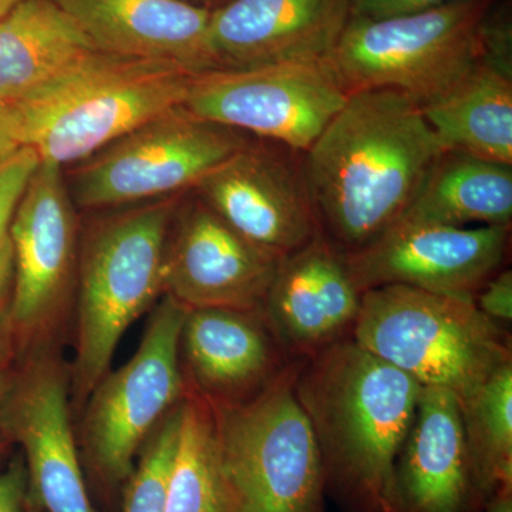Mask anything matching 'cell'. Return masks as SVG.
Returning a JSON list of instances; mask_svg holds the SVG:
<instances>
[{
	"label": "cell",
	"instance_id": "cell-35",
	"mask_svg": "<svg viewBox=\"0 0 512 512\" xmlns=\"http://www.w3.org/2000/svg\"><path fill=\"white\" fill-rule=\"evenodd\" d=\"M183 2L195 6V8L208 10V12L212 13L215 12V10L224 8V6H227L232 0H183Z\"/></svg>",
	"mask_w": 512,
	"mask_h": 512
},
{
	"label": "cell",
	"instance_id": "cell-9",
	"mask_svg": "<svg viewBox=\"0 0 512 512\" xmlns=\"http://www.w3.org/2000/svg\"><path fill=\"white\" fill-rule=\"evenodd\" d=\"M249 143L235 128L175 107L80 163L69 191L84 210L175 197Z\"/></svg>",
	"mask_w": 512,
	"mask_h": 512
},
{
	"label": "cell",
	"instance_id": "cell-8",
	"mask_svg": "<svg viewBox=\"0 0 512 512\" xmlns=\"http://www.w3.org/2000/svg\"><path fill=\"white\" fill-rule=\"evenodd\" d=\"M187 311L163 296L136 353L119 369H110L84 403L77 431L80 454L104 491L123 487L148 437L187 397L180 360Z\"/></svg>",
	"mask_w": 512,
	"mask_h": 512
},
{
	"label": "cell",
	"instance_id": "cell-27",
	"mask_svg": "<svg viewBox=\"0 0 512 512\" xmlns=\"http://www.w3.org/2000/svg\"><path fill=\"white\" fill-rule=\"evenodd\" d=\"M39 163V157L30 147H20L0 161V242L8 237L20 197Z\"/></svg>",
	"mask_w": 512,
	"mask_h": 512
},
{
	"label": "cell",
	"instance_id": "cell-12",
	"mask_svg": "<svg viewBox=\"0 0 512 512\" xmlns=\"http://www.w3.org/2000/svg\"><path fill=\"white\" fill-rule=\"evenodd\" d=\"M6 399L5 424L22 448L30 490L43 512H97L73 427L69 363L62 346L22 356Z\"/></svg>",
	"mask_w": 512,
	"mask_h": 512
},
{
	"label": "cell",
	"instance_id": "cell-21",
	"mask_svg": "<svg viewBox=\"0 0 512 512\" xmlns=\"http://www.w3.org/2000/svg\"><path fill=\"white\" fill-rule=\"evenodd\" d=\"M94 50L53 0H23L0 19V101L25 99Z\"/></svg>",
	"mask_w": 512,
	"mask_h": 512
},
{
	"label": "cell",
	"instance_id": "cell-5",
	"mask_svg": "<svg viewBox=\"0 0 512 512\" xmlns=\"http://www.w3.org/2000/svg\"><path fill=\"white\" fill-rule=\"evenodd\" d=\"M352 339L423 387L461 402L512 362L511 338L471 296L404 285L363 292Z\"/></svg>",
	"mask_w": 512,
	"mask_h": 512
},
{
	"label": "cell",
	"instance_id": "cell-17",
	"mask_svg": "<svg viewBox=\"0 0 512 512\" xmlns=\"http://www.w3.org/2000/svg\"><path fill=\"white\" fill-rule=\"evenodd\" d=\"M363 292L345 256L318 234L279 262L261 311L292 359L352 338Z\"/></svg>",
	"mask_w": 512,
	"mask_h": 512
},
{
	"label": "cell",
	"instance_id": "cell-18",
	"mask_svg": "<svg viewBox=\"0 0 512 512\" xmlns=\"http://www.w3.org/2000/svg\"><path fill=\"white\" fill-rule=\"evenodd\" d=\"M352 18L350 0H232L211 13L218 69L323 62Z\"/></svg>",
	"mask_w": 512,
	"mask_h": 512
},
{
	"label": "cell",
	"instance_id": "cell-4",
	"mask_svg": "<svg viewBox=\"0 0 512 512\" xmlns=\"http://www.w3.org/2000/svg\"><path fill=\"white\" fill-rule=\"evenodd\" d=\"M177 197L104 218L80 238L69 363L73 412L109 373L124 333L164 295V255Z\"/></svg>",
	"mask_w": 512,
	"mask_h": 512
},
{
	"label": "cell",
	"instance_id": "cell-36",
	"mask_svg": "<svg viewBox=\"0 0 512 512\" xmlns=\"http://www.w3.org/2000/svg\"><path fill=\"white\" fill-rule=\"evenodd\" d=\"M23 0H0V19L10 12L16 5H19Z\"/></svg>",
	"mask_w": 512,
	"mask_h": 512
},
{
	"label": "cell",
	"instance_id": "cell-31",
	"mask_svg": "<svg viewBox=\"0 0 512 512\" xmlns=\"http://www.w3.org/2000/svg\"><path fill=\"white\" fill-rule=\"evenodd\" d=\"M453 0H350L352 18L386 19L439 8Z\"/></svg>",
	"mask_w": 512,
	"mask_h": 512
},
{
	"label": "cell",
	"instance_id": "cell-20",
	"mask_svg": "<svg viewBox=\"0 0 512 512\" xmlns=\"http://www.w3.org/2000/svg\"><path fill=\"white\" fill-rule=\"evenodd\" d=\"M400 512H464L476 491L457 396L423 387L396 461Z\"/></svg>",
	"mask_w": 512,
	"mask_h": 512
},
{
	"label": "cell",
	"instance_id": "cell-7",
	"mask_svg": "<svg viewBox=\"0 0 512 512\" xmlns=\"http://www.w3.org/2000/svg\"><path fill=\"white\" fill-rule=\"evenodd\" d=\"M299 360L254 399L211 407L232 512H322L325 471L295 392Z\"/></svg>",
	"mask_w": 512,
	"mask_h": 512
},
{
	"label": "cell",
	"instance_id": "cell-30",
	"mask_svg": "<svg viewBox=\"0 0 512 512\" xmlns=\"http://www.w3.org/2000/svg\"><path fill=\"white\" fill-rule=\"evenodd\" d=\"M477 308L494 322L512 320V272L501 269L474 295Z\"/></svg>",
	"mask_w": 512,
	"mask_h": 512
},
{
	"label": "cell",
	"instance_id": "cell-34",
	"mask_svg": "<svg viewBox=\"0 0 512 512\" xmlns=\"http://www.w3.org/2000/svg\"><path fill=\"white\" fill-rule=\"evenodd\" d=\"M488 512H512V494L511 488L501 490L493 497L490 510Z\"/></svg>",
	"mask_w": 512,
	"mask_h": 512
},
{
	"label": "cell",
	"instance_id": "cell-11",
	"mask_svg": "<svg viewBox=\"0 0 512 512\" xmlns=\"http://www.w3.org/2000/svg\"><path fill=\"white\" fill-rule=\"evenodd\" d=\"M328 62H286L195 74L185 109L201 117L305 153L345 106Z\"/></svg>",
	"mask_w": 512,
	"mask_h": 512
},
{
	"label": "cell",
	"instance_id": "cell-3",
	"mask_svg": "<svg viewBox=\"0 0 512 512\" xmlns=\"http://www.w3.org/2000/svg\"><path fill=\"white\" fill-rule=\"evenodd\" d=\"M195 74L165 60L94 50L10 104L22 147L40 163H83L147 121L183 106Z\"/></svg>",
	"mask_w": 512,
	"mask_h": 512
},
{
	"label": "cell",
	"instance_id": "cell-14",
	"mask_svg": "<svg viewBox=\"0 0 512 512\" xmlns=\"http://www.w3.org/2000/svg\"><path fill=\"white\" fill-rule=\"evenodd\" d=\"M510 229L397 221L372 244L343 256L362 292L404 285L474 298L503 268Z\"/></svg>",
	"mask_w": 512,
	"mask_h": 512
},
{
	"label": "cell",
	"instance_id": "cell-22",
	"mask_svg": "<svg viewBox=\"0 0 512 512\" xmlns=\"http://www.w3.org/2000/svg\"><path fill=\"white\" fill-rule=\"evenodd\" d=\"M420 109L444 150L512 165V72L478 60L453 89Z\"/></svg>",
	"mask_w": 512,
	"mask_h": 512
},
{
	"label": "cell",
	"instance_id": "cell-10",
	"mask_svg": "<svg viewBox=\"0 0 512 512\" xmlns=\"http://www.w3.org/2000/svg\"><path fill=\"white\" fill-rule=\"evenodd\" d=\"M12 319L22 356L62 346L72 325L80 237L62 167L39 163L9 225Z\"/></svg>",
	"mask_w": 512,
	"mask_h": 512
},
{
	"label": "cell",
	"instance_id": "cell-1",
	"mask_svg": "<svg viewBox=\"0 0 512 512\" xmlns=\"http://www.w3.org/2000/svg\"><path fill=\"white\" fill-rule=\"evenodd\" d=\"M443 151L412 97L349 94L302 154L319 234L342 254L372 244L403 217Z\"/></svg>",
	"mask_w": 512,
	"mask_h": 512
},
{
	"label": "cell",
	"instance_id": "cell-29",
	"mask_svg": "<svg viewBox=\"0 0 512 512\" xmlns=\"http://www.w3.org/2000/svg\"><path fill=\"white\" fill-rule=\"evenodd\" d=\"M0 512H43L30 490L22 453L15 454L0 470Z\"/></svg>",
	"mask_w": 512,
	"mask_h": 512
},
{
	"label": "cell",
	"instance_id": "cell-32",
	"mask_svg": "<svg viewBox=\"0 0 512 512\" xmlns=\"http://www.w3.org/2000/svg\"><path fill=\"white\" fill-rule=\"evenodd\" d=\"M22 147L19 137L18 121L12 106L0 101V161Z\"/></svg>",
	"mask_w": 512,
	"mask_h": 512
},
{
	"label": "cell",
	"instance_id": "cell-26",
	"mask_svg": "<svg viewBox=\"0 0 512 512\" xmlns=\"http://www.w3.org/2000/svg\"><path fill=\"white\" fill-rule=\"evenodd\" d=\"M183 402L171 410L151 433L124 483L120 512H164L168 477L177 450Z\"/></svg>",
	"mask_w": 512,
	"mask_h": 512
},
{
	"label": "cell",
	"instance_id": "cell-33",
	"mask_svg": "<svg viewBox=\"0 0 512 512\" xmlns=\"http://www.w3.org/2000/svg\"><path fill=\"white\" fill-rule=\"evenodd\" d=\"M12 375L13 372H10L8 367H0V454L8 448L9 444H13L5 424V406Z\"/></svg>",
	"mask_w": 512,
	"mask_h": 512
},
{
	"label": "cell",
	"instance_id": "cell-23",
	"mask_svg": "<svg viewBox=\"0 0 512 512\" xmlns=\"http://www.w3.org/2000/svg\"><path fill=\"white\" fill-rule=\"evenodd\" d=\"M399 221L511 228L512 165L444 150Z\"/></svg>",
	"mask_w": 512,
	"mask_h": 512
},
{
	"label": "cell",
	"instance_id": "cell-24",
	"mask_svg": "<svg viewBox=\"0 0 512 512\" xmlns=\"http://www.w3.org/2000/svg\"><path fill=\"white\" fill-rule=\"evenodd\" d=\"M232 510L234 504L222 467L214 412L205 400L188 392L164 512Z\"/></svg>",
	"mask_w": 512,
	"mask_h": 512
},
{
	"label": "cell",
	"instance_id": "cell-28",
	"mask_svg": "<svg viewBox=\"0 0 512 512\" xmlns=\"http://www.w3.org/2000/svg\"><path fill=\"white\" fill-rule=\"evenodd\" d=\"M13 276L15 262L8 234L0 242V367H8L9 360L18 352L12 319Z\"/></svg>",
	"mask_w": 512,
	"mask_h": 512
},
{
	"label": "cell",
	"instance_id": "cell-16",
	"mask_svg": "<svg viewBox=\"0 0 512 512\" xmlns=\"http://www.w3.org/2000/svg\"><path fill=\"white\" fill-rule=\"evenodd\" d=\"M188 392L211 407L248 402L291 365L261 309H188L180 338Z\"/></svg>",
	"mask_w": 512,
	"mask_h": 512
},
{
	"label": "cell",
	"instance_id": "cell-25",
	"mask_svg": "<svg viewBox=\"0 0 512 512\" xmlns=\"http://www.w3.org/2000/svg\"><path fill=\"white\" fill-rule=\"evenodd\" d=\"M460 404L474 488L494 497L512 487V362Z\"/></svg>",
	"mask_w": 512,
	"mask_h": 512
},
{
	"label": "cell",
	"instance_id": "cell-13",
	"mask_svg": "<svg viewBox=\"0 0 512 512\" xmlns=\"http://www.w3.org/2000/svg\"><path fill=\"white\" fill-rule=\"evenodd\" d=\"M249 143L195 185L197 197L256 247L279 258L319 234L302 154Z\"/></svg>",
	"mask_w": 512,
	"mask_h": 512
},
{
	"label": "cell",
	"instance_id": "cell-15",
	"mask_svg": "<svg viewBox=\"0 0 512 512\" xmlns=\"http://www.w3.org/2000/svg\"><path fill=\"white\" fill-rule=\"evenodd\" d=\"M282 258L256 247L195 195L180 207L164 255V295L187 309L256 311Z\"/></svg>",
	"mask_w": 512,
	"mask_h": 512
},
{
	"label": "cell",
	"instance_id": "cell-19",
	"mask_svg": "<svg viewBox=\"0 0 512 512\" xmlns=\"http://www.w3.org/2000/svg\"><path fill=\"white\" fill-rule=\"evenodd\" d=\"M100 52L165 60L191 73L218 69L211 12L183 0H53Z\"/></svg>",
	"mask_w": 512,
	"mask_h": 512
},
{
	"label": "cell",
	"instance_id": "cell-2",
	"mask_svg": "<svg viewBox=\"0 0 512 512\" xmlns=\"http://www.w3.org/2000/svg\"><path fill=\"white\" fill-rule=\"evenodd\" d=\"M421 390L352 338L299 360L295 392L311 421L326 485L355 512H400L397 456Z\"/></svg>",
	"mask_w": 512,
	"mask_h": 512
},
{
	"label": "cell",
	"instance_id": "cell-6",
	"mask_svg": "<svg viewBox=\"0 0 512 512\" xmlns=\"http://www.w3.org/2000/svg\"><path fill=\"white\" fill-rule=\"evenodd\" d=\"M494 6L453 0L396 18H350L326 62L346 94L394 89L424 107L474 69Z\"/></svg>",
	"mask_w": 512,
	"mask_h": 512
}]
</instances>
